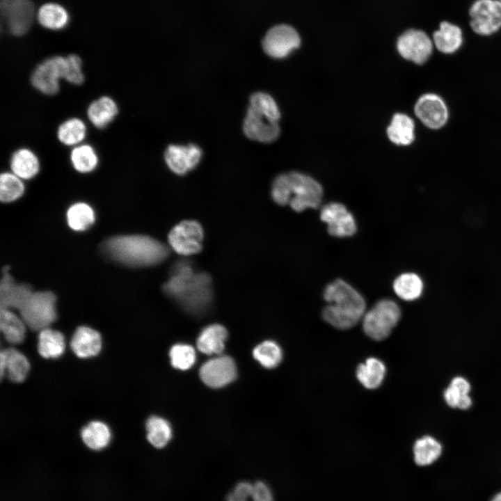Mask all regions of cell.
Masks as SVG:
<instances>
[{"label": "cell", "mask_w": 501, "mask_h": 501, "mask_svg": "<svg viewBox=\"0 0 501 501\" xmlns=\"http://www.w3.org/2000/svg\"><path fill=\"white\" fill-rule=\"evenodd\" d=\"M397 48L404 58L422 65L432 54L433 42L424 31L410 29L398 38Z\"/></svg>", "instance_id": "cell-12"}, {"label": "cell", "mask_w": 501, "mask_h": 501, "mask_svg": "<svg viewBox=\"0 0 501 501\" xmlns=\"http://www.w3.org/2000/svg\"><path fill=\"white\" fill-rule=\"evenodd\" d=\"M253 356L266 368H273L281 361L283 353L280 347L273 341H264L253 349Z\"/></svg>", "instance_id": "cell-39"}, {"label": "cell", "mask_w": 501, "mask_h": 501, "mask_svg": "<svg viewBox=\"0 0 501 501\" xmlns=\"http://www.w3.org/2000/svg\"><path fill=\"white\" fill-rule=\"evenodd\" d=\"M10 270L8 266H4L2 269L0 282V308L19 310L33 290L29 284L17 283L10 273Z\"/></svg>", "instance_id": "cell-17"}, {"label": "cell", "mask_w": 501, "mask_h": 501, "mask_svg": "<svg viewBox=\"0 0 501 501\" xmlns=\"http://www.w3.org/2000/svg\"><path fill=\"white\" fill-rule=\"evenodd\" d=\"M38 350L45 358L61 357L65 350V340L63 334L58 331L49 328L40 331Z\"/></svg>", "instance_id": "cell-30"}, {"label": "cell", "mask_w": 501, "mask_h": 501, "mask_svg": "<svg viewBox=\"0 0 501 501\" xmlns=\"http://www.w3.org/2000/svg\"><path fill=\"white\" fill-rule=\"evenodd\" d=\"M433 42L439 51L447 54H453L463 43L461 29L448 22H443L440 29L433 34Z\"/></svg>", "instance_id": "cell-26"}, {"label": "cell", "mask_w": 501, "mask_h": 501, "mask_svg": "<svg viewBox=\"0 0 501 501\" xmlns=\"http://www.w3.org/2000/svg\"><path fill=\"white\" fill-rule=\"evenodd\" d=\"M26 327L19 315H17L12 310H0V328L8 342L13 344L22 342Z\"/></svg>", "instance_id": "cell-29"}, {"label": "cell", "mask_w": 501, "mask_h": 501, "mask_svg": "<svg viewBox=\"0 0 501 501\" xmlns=\"http://www.w3.org/2000/svg\"><path fill=\"white\" fill-rule=\"evenodd\" d=\"M87 134L86 123L77 117H72L63 121L56 130L58 141L68 147H74L83 143Z\"/></svg>", "instance_id": "cell-31"}, {"label": "cell", "mask_w": 501, "mask_h": 501, "mask_svg": "<svg viewBox=\"0 0 501 501\" xmlns=\"http://www.w3.org/2000/svg\"><path fill=\"white\" fill-rule=\"evenodd\" d=\"M414 112L427 127L438 129L447 122L449 111L443 99L435 93H426L417 100Z\"/></svg>", "instance_id": "cell-13"}, {"label": "cell", "mask_w": 501, "mask_h": 501, "mask_svg": "<svg viewBox=\"0 0 501 501\" xmlns=\"http://www.w3.org/2000/svg\"><path fill=\"white\" fill-rule=\"evenodd\" d=\"M225 501H274L269 486L262 481H241L230 490Z\"/></svg>", "instance_id": "cell-22"}, {"label": "cell", "mask_w": 501, "mask_h": 501, "mask_svg": "<svg viewBox=\"0 0 501 501\" xmlns=\"http://www.w3.org/2000/svg\"><path fill=\"white\" fill-rule=\"evenodd\" d=\"M324 299L328 304L323 310V318L337 328L353 327L365 313L363 296L342 279H336L326 287Z\"/></svg>", "instance_id": "cell-3"}, {"label": "cell", "mask_w": 501, "mask_h": 501, "mask_svg": "<svg viewBox=\"0 0 501 501\" xmlns=\"http://www.w3.org/2000/svg\"><path fill=\"white\" fill-rule=\"evenodd\" d=\"M70 347L79 358H88L95 356L102 349L101 335L88 326H79L71 338Z\"/></svg>", "instance_id": "cell-20"}, {"label": "cell", "mask_w": 501, "mask_h": 501, "mask_svg": "<svg viewBox=\"0 0 501 501\" xmlns=\"http://www.w3.org/2000/svg\"><path fill=\"white\" fill-rule=\"evenodd\" d=\"M323 189L312 177L298 172L280 174L273 182L271 197L280 205H289L295 212H301L321 204Z\"/></svg>", "instance_id": "cell-4"}, {"label": "cell", "mask_w": 501, "mask_h": 501, "mask_svg": "<svg viewBox=\"0 0 501 501\" xmlns=\"http://www.w3.org/2000/svg\"><path fill=\"white\" fill-rule=\"evenodd\" d=\"M249 107L273 120L278 122L280 118V113L276 102L267 93L263 92L253 93L250 97Z\"/></svg>", "instance_id": "cell-40"}, {"label": "cell", "mask_w": 501, "mask_h": 501, "mask_svg": "<svg viewBox=\"0 0 501 501\" xmlns=\"http://www.w3.org/2000/svg\"><path fill=\"white\" fill-rule=\"evenodd\" d=\"M119 113L116 102L110 96L102 95L88 106L86 115L89 122L97 129L109 126Z\"/></svg>", "instance_id": "cell-21"}, {"label": "cell", "mask_w": 501, "mask_h": 501, "mask_svg": "<svg viewBox=\"0 0 501 501\" xmlns=\"http://www.w3.org/2000/svg\"><path fill=\"white\" fill-rule=\"evenodd\" d=\"M69 227L77 232L90 228L95 221L93 209L87 203L79 202L72 205L66 213Z\"/></svg>", "instance_id": "cell-35"}, {"label": "cell", "mask_w": 501, "mask_h": 501, "mask_svg": "<svg viewBox=\"0 0 501 501\" xmlns=\"http://www.w3.org/2000/svg\"><path fill=\"white\" fill-rule=\"evenodd\" d=\"M501 1V0H500Z\"/></svg>", "instance_id": "cell-46"}, {"label": "cell", "mask_w": 501, "mask_h": 501, "mask_svg": "<svg viewBox=\"0 0 501 501\" xmlns=\"http://www.w3.org/2000/svg\"><path fill=\"white\" fill-rule=\"evenodd\" d=\"M147 440L157 449L166 446L172 438V429L165 419L152 416L146 422Z\"/></svg>", "instance_id": "cell-36"}, {"label": "cell", "mask_w": 501, "mask_h": 501, "mask_svg": "<svg viewBox=\"0 0 501 501\" xmlns=\"http://www.w3.org/2000/svg\"><path fill=\"white\" fill-rule=\"evenodd\" d=\"M385 374V367L382 361L376 358H369L360 364L356 371V376L360 383L368 389L378 388L382 383Z\"/></svg>", "instance_id": "cell-33"}, {"label": "cell", "mask_w": 501, "mask_h": 501, "mask_svg": "<svg viewBox=\"0 0 501 501\" xmlns=\"http://www.w3.org/2000/svg\"><path fill=\"white\" fill-rule=\"evenodd\" d=\"M389 139L398 145H408L415 139L413 120L404 113H397L392 117L387 129Z\"/></svg>", "instance_id": "cell-28"}, {"label": "cell", "mask_w": 501, "mask_h": 501, "mask_svg": "<svg viewBox=\"0 0 501 501\" xmlns=\"http://www.w3.org/2000/svg\"><path fill=\"white\" fill-rule=\"evenodd\" d=\"M35 18L41 26L54 31L64 29L70 20L67 9L56 2H47L41 5L36 11Z\"/></svg>", "instance_id": "cell-24"}, {"label": "cell", "mask_w": 501, "mask_h": 501, "mask_svg": "<svg viewBox=\"0 0 501 501\" xmlns=\"http://www.w3.org/2000/svg\"><path fill=\"white\" fill-rule=\"evenodd\" d=\"M163 291L193 314H200L209 306L213 297L212 279L205 272H198L186 260L174 264L170 277Z\"/></svg>", "instance_id": "cell-1"}, {"label": "cell", "mask_w": 501, "mask_h": 501, "mask_svg": "<svg viewBox=\"0 0 501 501\" xmlns=\"http://www.w3.org/2000/svg\"><path fill=\"white\" fill-rule=\"evenodd\" d=\"M243 130L248 138L264 143L274 141L280 134L278 122L249 106L244 118Z\"/></svg>", "instance_id": "cell-16"}, {"label": "cell", "mask_w": 501, "mask_h": 501, "mask_svg": "<svg viewBox=\"0 0 501 501\" xmlns=\"http://www.w3.org/2000/svg\"><path fill=\"white\" fill-rule=\"evenodd\" d=\"M10 171L23 180H31L40 172V162L38 155L28 148L14 151L10 159Z\"/></svg>", "instance_id": "cell-23"}, {"label": "cell", "mask_w": 501, "mask_h": 501, "mask_svg": "<svg viewBox=\"0 0 501 501\" xmlns=\"http://www.w3.org/2000/svg\"><path fill=\"white\" fill-rule=\"evenodd\" d=\"M18 311L27 327L40 331L57 318L56 296L51 291H33Z\"/></svg>", "instance_id": "cell-5"}, {"label": "cell", "mask_w": 501, "mask_h": 501, "mask_svg": "<svg viewBox=\"0 0 501 501\" xmlns=\"http://www.w3.org/2000/svg\"><path fill=\"white\" fill-rule=\"evenodd\" d=\"M469 395V394H468ZM466 395L460 394L456 389L450 385L445 391L444 397L446 403L453 408H457L461 398Z\"/></svg>", "instance_id": "cell-43"}, {"label": "cell", "mask_w": 501, "mask_h": 501, "mask_svg": "<svg viewBox=\"0 0 501 501\" xmlns=\"http://www.w3.org/2000/svg\"><path fill=\"white\" fill-rule=\"evenodd\" d=\"M400 317V309L395 301L380 300L365 312L363 317V330L373 340H384L397 324Z\"/></svg>", "instance_id": "cell-6"}, {"label": "cell", "mask_w": 501, "mask_h": 501, "mask_svg": "<svg viewBox=\"0 0 501 501\" xmlns=\"http://www.w3.org/2000/svg\"><path fill=\"white\" fill-rule=\"evenodd\" d=\"M66 59L67 66L63 80L72 85H81L84 82L85 76L81 57L77 54H70L66 56Z\"/></svg>", "instance_id": "cell-42"}, {"label": "cell", "mask_w": 501, "mask_h": 501, "mask_svg": "<svg viewBox=\"0 0 501 501\" xmlns=\"http://www.w3.org/2000/svg\"><path fill=\"white\" fill-rule=\"evenodd\" d=\"M228 332L220 324H212L205 328L197 340L198 350L207 355L219 354L225 346Z\"/></svg>", "instance_id": "cell-27"}, {"label": "cell", "mask_w": 501, "mask_h": 501, "mask_svg": "<svg viewBox=\"0 0 501 501\" xmlns=\"http://www.w3.org/2000/svg\"><path fill=\"white\" fill-rule=\"evenodd\" d=\"M461 395H468L470 385L468 381L463 377L457 376L452 379L450 385Z\"/></svg>", "instance_id": "cell-44"}, {"label": "cell", "mask_w": 501, "mask_h": 501, "mask_svg": "<svg viewBox=\"0 0 501 501\" xmlns=\"http://www.w3.org/2000/svg\"><path fill=\"white\" fill-rule=\"evenodd\" d=\"M320 218L328 225V232L333 237H350L356 232L353 214L341 203L331 202L324 205L320 212Z\"/></svg>", "instance_id": "cell-14"}, {"label": "cell", "mask_w": 501, "mask_h": 501, "mask_svg": "<svg viewBox=\"0 0 501 501\" xmlns=\"http://www.w3.org/2000/svg\"><path fill=\"white\" fill-rule=\"evenodd\" d=\"M67 66L66 56L54 55L45 58L33 69L30 82L32 86L45 95H54L61 88Z\"/></svg>", "instance_id": "cell-7"}, {"label": "cell", "mask_w": 501, "mask_h": 501, "mask_svg": "<svg viewBox=\"0 0 501 501\" xmlns=\"http://www.w3.org/2000/svg\"><path fill=\"white\" fill-rule=\"evenodd\" d=\"M442 447L433 437L426 436L416 440L413 447L414 459L418 466H427L440 455Z\"/></svg>", "instance_id": "cell-37"}, {"label": "cell", "mask_w": 501, "mask_h": 501, "mask_svg": "<svg viewBox=\"0 0 501 501\" xmlns=\"http://www.w3.org/2000/svg\"><path fill=\"white\" fill-rule=\"evenodd\" d=\"M25 191L23 180L10 172H3L0 176V199L8 203L21 198Z\"/></svg>", "instance_id": "cell-38"}, {"label": "cell", "mask_w": 501, "mask_h": 501, "mask_svg": "<svg viewBox=\"0 0 501 501\" xmlns=\"http://www.w3.org/2000/svg\"><path fill=\"white\" fill-rule=\"evenodd\" d=\"M470 26L477 34L488 35L501 28V1L477 0L469 10Z\"/></svg>", "instance_id": "cell-10"}, {"label": "cell", "mask_w": 501, "mask_h": 501, "mask_svg": "<svg viewBox=\"0 0 501 501\" xmlns=\"http://www.w3.org/2000/svg\"><path fill=\"white\" fill-rule=\"evenodd\" d=\"M1 378L6 375L15 383L24 381L30 370V363L22 352L15 348L1 350L0 354Z\"/></svg>", "instance_id": "cell-19"}, {"label": "cell", "mask_w": 501, "mask_h": 501, "mask_svg": "<svg viewBox=\"0 0 501 501\" xmlns=\"http://www.w3.org/2000/svg\"><path fill=\"white\" fill-rule=\"evenodd\" d=\"M111 431L108 425L100 421H93L81 431L84 445L93 452L104 450L111 443Z\"/></svg>", "instance_id": "cell-25"}, {"label": "cell", "mask_w": 501, "mask_h": 501, "mask_svg": "<svg viewBox=\"0 0 501 501\" xmlns=\"http://www.w3.org/2000/svg\"><path fill=\"white\" fill-rule=\"evenodd\" d=\"M424 289L421 278L414 273H404L399 275L393 283L395 294L404 301H414L422 294Z\"/></svg>", "instance_id": "cell-34"}, {"label": "cell", "mask_w": 501, "mask_h": 501, "mask_svg": "<svg viewBox=\"0 0 501 501\" xmlns=\"http://www.w3.org/2000/svg\"><path fill=\"white\" fill-rule=\"evenodd\" d=\"M201 157L202 150L195 144L170 145L164 152V160L167 166L179 175H185L195 168Z\"/></svg>", "instance_id": "cell-18"}, {"label": "cell", "mask_w": 501, "mask_h": 501, "mask_svg": "<svg viewBox=\"0 0 501 501\" xmlns=\"http://www.w3.org/2000/svg\"><path fill=\"white\" fill-rule=\"evenodd\" d=\"M204 231L202 225L194 220H185L175 225L168 235L171 248L182 256H190L202 249Z\"/></svg>", "instance_id": "cell-9"}, {"label": "cell", "mask_w": 501, "mask_h": 501, "mask_svg": "<svg viewBox=\"0 0 501 501\" xmlns=\"http://www.w3.org/2000/svg\"><path fill=\"white\" fill-rule=\"evenodd\" d=\"M491 501H501V493L495 495Z\"/></svg>", "instance_id": "cell-45"}, {"label": "cell", "mask_w": 501, "mask_h": 501, "mask_svg": "<svg viewBox=\"0 0 501 501\" xmlns=\"http://www.w3.org/2000/svg\"><path fill=\"white\" fill-rule=\"evenodd\" d=\"M0 10L6 28L16 37L28 33L36 15L31 0H1Z\"/></svg>", "instance_id": "cell-8"}, {"label": "cell", "mask_w": 501, "mask_h": 501, "mask_svg": "<svg viewBox=\"0 0 501 501\" xmlns=\"http://www.w3.org/2000/svg\"><path fill=\"white\" fill-rule=\"evenodd\" d=\"M70 161L77 172L85 174L97 168L100 159L93 146L83 143L72 148Z\"/></svg>", "instance_id": "cell-32"}, {"label": "cell", "mask_w": 501, "mask_h": 501, "mask_svg": "<svg viewBox=\"0 0 501 501\" xmlns=\"http://www.w3.org/2000/svg\"><path fill=\"white\" fill-rule=\"evenodd\" d=\"M202 381L211 388H221L237 376V368L232 358L219 356L205 363L200 369Z\"/></svg>", "instance_id": "cell-15"}, {"label": "cell", "mask_w": 501, "mask_h": 501, "mask_svg": "<svg viewBox=\"0 0 501 501\" xmlns=\"http://www.w3.org/2000/svg\"><path fill=\"white\" fill-rule=\"evenodd\" d=\"M300 42V37L293 27L280 24L269 30L263 39L262 47L269 56L283 58L298 48Z\"/></svg>", "instance_id": "cell-11"}, {"label": "cell", "mask_w": 501, "mask_h": 501, "mask_svg": "<svg viewBox=\"0 0 501 501\" xmlns=\"http://www.w3.org/2000/svg\"><path fill=\"white\" fill-rule=\"evenodd\" d=\"M100 250L109 260L133 268L158 264L169 254V249L165 244L143 234L110 237L102 242Z\"/></svg>", "instance_id": "cell-2"}, {"label": "cell", "mask_w": 501, "mask_h": 501, "mask_svg": "<svg viewBox=\"0 0 501 501\" xmlns=\"http://www.w3.org/2000/svg\"><path fill=\"white\" fill-rule=\"evenodd\" d=\"M169 356L172 365L181 370L191 368L196 361L195 350L187 344H177L173 346Z\"/></svg>", "instance_id": "cell-41"}]
</instances>
